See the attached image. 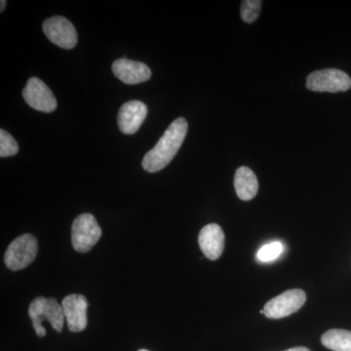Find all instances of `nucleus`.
<instances>
[{"mask_svg": "<svg viewBox=\"0 0 351 351\" xmlns=\"http://www.w3.org/2000/svg\"><path fill=\"white\" fill-rule=\"evenodd\" d=\"M189 124L186 119L180 117L174 120L164 132L154 149L145 154L142 165L145 171L156 173L166 167L181 149L188 133Z\"/></svg>", "mask_w": 351, "mask_h": 351, "instance_id": "obj_1", "label": "nucleus"}, {"mask_svg": "<svg viewBox=\"0 0 351 351\" xmlns=\"http://www.w3.org/2000/svg\"><path fill=\"white\" fill-rule=\"evenodd\" d=\"M29 315L32 321V326L38 337H45L46 330L43 326L44 320L50 323L53 329L61 332L64 323L63 306L53 298L38 297L29 304Z\"/></svg>", "mask_w": 351, "mask_h": 351, "instance_id": "obj_2", "label": "nucleus"}, {"mask_svg": "<svg viewBox=\"0 0 351 351\" xmlns=\"http://www.w3.org/2000/svg\"><path fill=\"white\" fill-rule=\"evenodd\" d=\"M38 252V239L34 235L25 233L9 245L4 255V263L14 271L24 269L36 260Z\"/></svg>", "mask_w": 351, "mask_h": 351, "instance_id": "obj_3", "label": "nucleus"}, {"mask_svg": "<svg viewBox=\"0 0 351 351\" xmlns=\"http://www.w3.org/2000/svg\"><path fill=\"white\" fill-rule=\"evenodd\" d=\"M101 230L93 215L82 214L73 221L71 228V242L80 253H86L98 243Z\"/></svg>", "mask_w": 351, "mask_h": 351, "instance_id": "obj_4", "label": "nucleus"}, {"mask_svg": "<svg viewBox=\"0 0 351 351\" xmlns=\"http://www.w3.org/2000/svg\"><path fill=\"white\" fill-rule=\"evenodd\" d=\"M306 88L313 92H345L351 88V78L341 69H321L307 76Z\"/></svg>", "mask_w": 351, "mask_h": 351, "instance_id": "obj_5", "label": "nucleus"}, {"mask_svg": "<svg viewBox=\"0 0 351 351\" xmlns=\"http://www.w3.org/2000/svg\"><path fill=\"white\" fill-rule=\"evenodd\" d=\"M306 301L304 291L292 289L270 300L260 313L270 319H281L299 311Z\"/></svg>", "mask_w": 351, "mask_h": 351, "instance_id": "obj_6", "label": "nucleus"}, {"mask_svg": "<svg viewBox=\"0 0 351 351\" xmlns=\"http://www.w3.org/2000/svg\"><path fill=\"white\" fill-rule=\"evenodd\" d=\"M25 103L38 112L49 113L57 108V100L49 87L38 77L27 80L23 90Z\"/></svg>", "mask_w": 351, "mask_h": 351, "instance_id": "obj_7", "label": "nucleus"}, {"mask_svg": "<svg viewBox=\"0 0 351 351\" xmlns=\"http://www.w3.org/2000/svg\"><path fill=\"white\" fill-rule=\"evenodd\" d=\"M43 32L51 43L71 50L77 44V32L75 25L61 16L49 18L43 23Z\"/></svg>", "mask_w": 351, "mask_h": 351, "instance_id": "obj_8", "label": "nucleus"}, {"mask_svg": "<svg viewBox=\"0 0 351 351\" xmlns=\"http://www.w3.org/2000/svg\"><path fill=\"white\" fill-rule=\"evenodd\" d=\"M62 306L69 331L77 332L85 330L88 323L86 298L78 294L69 295L62 302Z\"/></svg>", "mask_w": 351, "mask_h": 351, "instance_id": "obj_9", "label": "nucleus"}, {"mask_svg": "<svg viewBox=\"0 0 351 351\" xmlns=\"http://www.w3.org/2000/svg\"><path fill=\"white\" fill-rule=\"evenodd\" d=\"M113 75L125 84H140L151 78L152 71L147 64L141 62L122 58L112 64Z\"/></svg>", "mask_w": 351, "mask_h": 351, "instance_id": "obj_10", "label": "nucleus"}, {"mask_svg": "<svg viewBox=\"0 0 351 351\" xmlns=\"http://www.w3.org/2000/svg\"><path fill=\"white\" fill-rule=\"evenodd\" d=\"M147 114V108L143 101H130L120 108L117 122L120 131L126 135L138 132Z\"/></svg>", "mask_w": 351, "mask_h": 351, "instance_id": "obj_11", "label": "nucleus"}, {"mask_svg": "<svg viewBox=\"0 0 351 351\" xmlns=\"http://www.w3.org/2000/svg\"><path fill=\"white\" fill-rule=\"evenodd\" d=\"M198 244L205 257L218 260L225 249V234L221 226L217 223L205 226L198 235Z\"/></svg>", "mask_w": 351, "mask_h": 351, "instance_id": "obj_12", "label": "nucleus"}, {"mask_svg": "<svg viewBox=\"0 0 351 351\" xmlns=\"http://www.w3.org/2000/svg\"><path fill=\"white\" fill-rule=\"evenodd\" d=\"M234 189L240 199L249 201L257 195L258 182L255 173L250 168L239 167L235 172Z\"/></svg>", "mask_w": 351, "mask_h": 351, "instance_id": "obj_13", "label": "nucleus"}, {"mask_svg": "<svg viewBox=\"0 0 351 351\" xmlns=\"http://www.w3.org/2000/svg\"><path fill=\"white\" fill-rule=\"evenodd\" d=\"M321 343L332 351H351V332L332 329L322 335Z\"/></svg>", "mask_w": 351, "mask_h": 351, "instance_id": "obj_14", "label": "nucleus"}, {"mask_svg": "<svg viewBox=\"0 0 351 351\" xmlns=\"http://www.w3.org/2000/svg\"><path fill=\"white\" fill-rule=\"evenodd\" d=\"M262 9V1L260 0H244L240 8L242 20L247 24H252L258 20Z\"/></svg>", "mask_w": 351, "mask_h": 351, "instance_id": "obj_15", "label": "nucleus"}, {"mask_svg": "<svg viewBox=\"0 0 351 351\" xmlns=\"http://www.w3.org/2000/svg\"><path fill=\"white\" fill-rule=\"evenodd\" d=\"M19 152V145L15 138L3 129L0 130V156H13Z\"/></svg>", "mask_w": 351, "mask_h": 351, "instance_id": "obj_16", "label": "nucleus"}, {"mask_svg": "<svg viewBox=\"0 0 351 351\" xmlns=\"http://www.w3.org/2000/svg\"><path fill=\"white\" fill-rule=\"evenodd\" d=\"M283 245L281 242H272L262 247L258 252L257 257L261 262L269 263L276 260L282 254Z\"/></svg>", "mask_w": 351, "mask_h": 351, "instance_id": "obj_17", "label": "nucleus"}, {"mask_svg": "<svg viewBox=\"0 0 351 351\" xmlns=\"http://www.w3.org/2000/svg\"><path fill=\"white\" fill-rule=\"evenodd\" d=\"M285 351H311L308 348H304V346H299V348H289V350Z\"/></svg>", "mask_w": 351, "mask_h": 351, "instance_id": "obj_18", "label": "nucleus"}, {"mask_svg": "<svg viewBox=\"0 0 351 351\" xmlns=\"http://www.w3.org/2000/svg\"><path fill=\"white\" fill-rule=\"evenodd\" d=\"M6 6V1L5 0H2L1 1V12L3 11V9L5 8Z\"/></svg>", "mask_w": 351, "mask_h": 351, "instance_id": "obj_19", "label": "nucleus"}, {"mask_svg": "<svg viewBox=\"0 0 351 351\" xmlns=\"http://www.w3.org/2000/svg\"><path fill=\"white\" fill-rule=\"evenodd\" d=\"M138 351H149V350H140Z\"/></svg>", "mask_w": 351, "mask_h": 351, "instance_id": "obj_20", "label": "nucleus"}]
</instances>
